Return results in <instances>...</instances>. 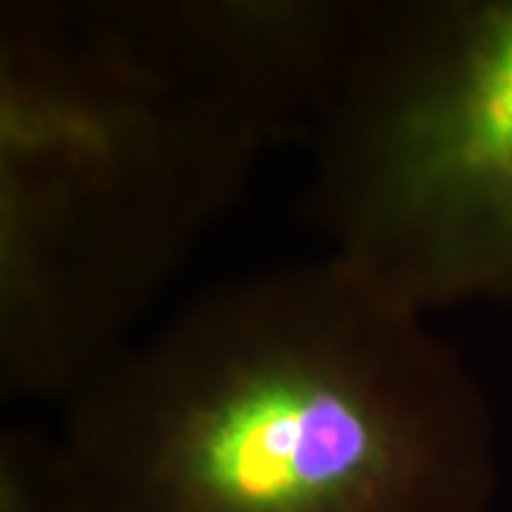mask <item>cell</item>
<instances>
[{"label":"cell","instance_id":"obj_2","mask_svg":"<svg viewBox=\"0 0 512 512\" xmlns=\"http://www.w3.org/2000/svg\"><path fill=\"white\" fill-rule=\"evenodd\" d=\"M74 512H491L486 394L339 256L200 294L69 396Z\"/></svg>","mask_w":512,"mask_h":512},{"label":"cell","instance_id":"obj_4","mask_svg":"<svg viewBox=\"0 0 512 512\" xmlns=\"http://www.w3.org/2000/svg\"><path fill=\"white\" fill-rule=\"evenodd\" d=\"M0 512H74L60 444L34 427L0 439Z\"/></svg>","mask_w":512,"mask_h":512},{"label":"cell","instance_id":"obj_1","mask_svg":"<svg viewBox=\"0 0 512 512\" xmlns=\"http://www.w3.org/2000/svg\"><path fill=\"white\" fill-rule=\"evenodd\" d=\"M0 382L67 401L323 114L361 3H10L0 15Z\"/></svg>","mask_w":512,"mask_h":512},{"label":"cell","instance_id":"obj_3","mask_svg":"<svg viewBox=\"0 0 512 512\" xmlns=\"http://www.w3.org/2000/svg\"><path fill=\"white\" fill-rule=\"evenodd\" d=\"M316 128L332 256L422 313L512 299V0L373 5Z\"/></svg>","mask_w":512,"mask_h":512}]
</instances>
